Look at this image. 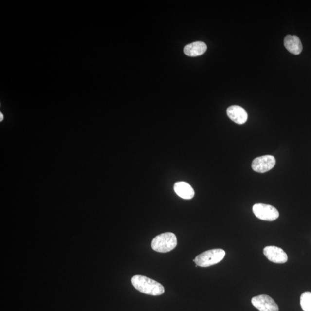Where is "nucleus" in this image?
Returning <instances> with one entry per match:
<instances>
[{"label":"nucleus","instance_id":"f257e3e1","mask_svg":"<svg viewBox=\"0 0 311 311\" xmlns=\"http://www.w3.org/2000/svg\"><path fill=\"white\" fill-rule=\"evenodd\" d=\"M131 283L141 293L160 296L165 293V288L162 284L146 276L136 275L131 278Z\"/></svg>","mask_w":311,"mask_h":311},{"label":"nucleus","instance_id":"f03ea898","mask_svg":"<svg viewBox=\"0 0 311 311\" xmlns=\"http://www.w3.org/2000/svg\"><path fill=\"white\" fill-rule=\"evenodd\" d=\"M177 246V237L171 232H166L157 236L153 238L151 244L153 250L162 253L169 252Z\"/></svg>","mask_w":311,"mask_h":311},{"label":"nucleus","instance_id":"7ed1b4c3","mask_svg":"<svg viewBox=\"0 0 311 311\" xmlns=\"http://www.w3.org/2000/svg\"><path fill=\"white\" fill-rule=\"evenodd\" d=\"M225 256V252L222 249H213L205 251L197 256L193 261L197 266L206 268L220 262Z\"/></svg>","mask_w":311,"mask_h":311},{"label":"nucleus","instance_id":"20e7f679","mask_svg":"<svg viewBox=\"0 0 311 311\" xmlns=\"http://www.w3.org/2000/svg\"><path fill=\"white\" fill-rule=\"evenodd\" d=\"M253 210L257 218L264 221H274L279 215L275 207L267 204H255L253 207Z\"/></svg>","mask_w":311,"mask_h":311},{"label":"nucleus","instance_id":"39448f33","mask_svg":"<svg viewBox=\"0 0 311 311\" xmlns=\"http://www.w3.org/2000/svg\"><path fill=\"white\" fill-rule=\"evenodd\" d=\"M251 303L260 311H278V305L268 295L261 294L254 297Z\"/></svg>","mask_w":311,"mask_h":311},{"label":"nucleus","instance_id":"423d86ee","mask_svg":"<svg viewBox=\"0 0 311 311\" xmlns=\"http://www.w3.org/2000/svg\"><path fill=\"white\" fill-rule=\"evenodd\" d=\"M276 160L274 156L265 155L258 157L253 160L252 168L254 171L265 173L271 170L275 165Z\"/></svg>","mask_w":311,"mask_h":311},{"label":"nucleus","instance_id":"0eeeda50","mask_svg":"<svg viewBox=\"0 0 311 311\" xmlns=\"http://www.w3.org/2000/svg\"><path fill=\"white\" fill-rule=\"evenodd\" d=\"M263 254L270 262L273 263H285L288 260L287 254L278 247L267 246L263 249Z\"/></svg>","mask_w":311,"mask_h":311},{"label":"nucleus","instance_id":"6e6552de","mask_svg":"<svg viewBox=\"0 0 311 311\" xmlns=\"http://www.w3.org/2000/svg\"><path fill=\"white\" fill-rule=\"evenodd\" d=\"M228 117L235 123L241 125L246 123L248 119V114L246 110L239 106H231L227 110Z\"/></svg>","mask_w":311,"mask_h":311},{"label":"nucleus","instance_id":"1a4fd4ad","mask_svg":"<svg viewBox=\"0 0 311 311\" xmlns=\"http://www.w3.org/2000/svg\"><path fill=\"white\" fill-rule=\"evenodd\" d=\"M284 46L289 52L295 55H300L303 50L302 43L299 37L288 35L285 37Z\"/></svg>","mask_w":311,"mask_h":311},{"label":"nucleus","instance_id":"9d476101","mask_svg":"<svg viewBox=\"0 0 311 311\" xmlns=\"http://www.w3.org/2000/svg\"><path fill=\"white\" fill-rule=\"evenodd\" d=\"M174 189L176 194L182 199L190 200L194 196L193 188L187 182H177L174 184Z\"/></svg>","mask_w":311,"mask_h":311},{"label":"nucleus","instance_id":"9b49d317","mask_svg":"<svg viewBox=\"0 0 311 311\" xmlns=\"http://www.w3.org/2000/svg\"><path fill=\"white\" fill-rule=\"evenodd\" d=\"M207 50L206 44L203 42H196L188 44L184 49L186 55L189 56H197L202 55Z\"/></svg>","mask_w":311,"mask_h":311},{"label":"nucleus","instance_id":"f8f14e48","mask_svg":"<svg viewBox=\"0 0 311 311\" xmlns=\"http://www.w3.org/2000/svg\"><path fill=\"white\" fill-rule=\"evenodd\" d=\"M300 305L304 311H311V293L304 292L300 297Z\"/></svg>","mask_w":311,"mask_h":311},{"label":"nucleus","instance_id":"ddd939ff","mask_svg":"<svg viewBox=\"0 0 311 311\" xmlns=\"http://www.w3.org/2000/svg\"><path fill=\"white\" fill-rule=\"evenodd\" d=\"M0 115H1V119H0V121H2V119H3V115L2 114V113H0Z\"/></svg>","mask_w":311,"mask_h":311}]
</instances>
